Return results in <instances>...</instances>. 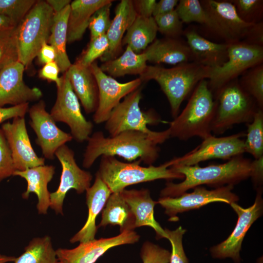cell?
Masks as SVG:
<instances>
[{"label": "cell", "instance_id": "17", "mask_svg": "<svg viewBox=\"0 0 263 263\" xmlns=\"http://www.w3.org/2000/svg\"><path fill=\"white\" fill-rule=\"evenodd\" d=\"M29 124L35 132L36 143L40 148L45 159L55 158L56 150L73 140L70 133L60 129L46 109L42 100L29 108Z\"/></svg>", "mask_w": 263, "mask_h": 263}, {"label": "cell", "instance_id": "30", "mask_svg": "<svg viewBox=\"0 0 263 263\" xmlns=\"http://www.w3.org/2000/svg\"><path fill=\"white\" fill-rule=\"evenodd\" d=\"M70 4L59 13L54 14L51 32L47 41L55 50L56 55V62L59 68L60 72L63 74L72 65L66 51Z\"/></svg>", "mask_w": 263, "mask_h": 263}, {"label": "cell", "instance_id": "19", "mask_svg": "<svg viewBox=\"0 0 263 263\" xmlns=\"http://www.w3.org/2000/svg\"><path fill=\"white\" fill-rule=\"evenodd\" d=\"M2 130L10 149L16 170L23 171L45 165L44 158L38 157L29 137L24 117H17L11 122L2 124Z\"/></svg>", "mask_w": 263, "mask_h": 263}, {"label": "cell", "instance_id": "5", "mask_svg": "<svg viewBox=\"0 0 263 263\" xmlns=\"http://www.w3.org/2000/svg\"><path fill=\"white\" fill-rule=\"evenodd\" d=\"M216 107L207 80L200 81L185 108L169 122L170 137L186 141L194 136L204 139L212 135L211 124Z\"/></svg>", "mask_w": 263, "mask_h": 263}, {"label": "cell", "instance_id": "2", "mask_svg": "<svg viewBox=\"0 0 263 263\" xmlns=\"http://www.w3.org/2000/svg\"><path fill=\"white\" fill-rule=\"evenodd\" d=\"M251 160L243 155L236 156L221 164L201 167L193 166L173 165L170 167L184 176L179 183L169 182L161 190V197H175L188 189L203 185L215 188L234 186L250 177Z\"/></svg>", "mask_w": 263, "mask_h": 263}, {"label": "cell", "instance_id": "24", "mask_svg": "<svg viewBox=\"0 0 263 263\" xmlns=\"http://www.w3.org/2000/svg\"><path fill=\"white\" fill-rule=\"evenodd\" d=\"M120 193L134 216L135 228L150 226L155 231L157 238L167 239L165 230L155 219L154 207L157 202L152 199L149 189H125Z\"/></svg>", "mask_w": 263, "mask_h": 263}, {"label": "cell", "instance_id": "37", "mask_svg": "<svg viewBox=\"0 0 263 263\" xmlns=\"http://www.w3.org/2000/svg\"><path fill=\"white\" fill-rule=\"evenodd\" d=\"M230 1L234 6L238 16L244 22L256 24L262 21L263 0H232Z\"/></svg>", "mask_w": 263, "mask_h": 263}, {"label": "cell", "instance_id": "54", "mask_svg": "<svg viewBox=\"0 0 263 263\" xmlns=\"http://www.w3.org/2000/svg\"><path fill=\"white\" fill-rule=\"evenodd\" d=\"M15 256H8L0 254V263H7L8 262H15L16 260Z\"/></svg>", "mask_w": 263, "mask_h": 263}, {"label": "cell", "instance_id": "32", "mask_svg": "<svg viewBox=\"0 0 263 263\" xmlns=\"http://www.w3.org/2000/svg\"><path fill=\"white\" fill-rule=\"evenodd\" d=\"M144 53H135L128 46L121 55L113 60L103 62L99 67L101 70L113 78L126 75H140L148 65Z\"/></svg>", "mask_w": 263, "mask_h": 263}, {"label": "cell", "instance_id": "35", "mask_svg": "<svg viewBox=\"0 0 263 263\" xmlns=\"http://www.w3.org/2000/svg\"><path fill=\"white\" fill-rule=\"evenodd\" d=\"M238 81L243 89L254 99L258 108L263 110V64L247 70Z\"/></svg>", "mask_w": 263, "mask_h": 263}, {"label": "cell", "instance_id": "29", "mask_svg": "<svg viewBox=\"0 0 263 263\" xmlns=\"http://www.w3.org/2000/svg\"><path fill=\"white\" fill-rule=\"evenodd\" d=\"M108 225H118L120 233L133 230L135 218L120 192L112 193L102 212V219L98 227Z\"/></svg>", "mask_w": 263, "mask_h": 263}, {"label": "cell", "instance_id": "34", "mask_svg": "<svg viewBox=\"0 0 263 263\" xmlns=\"http://www.w3.org/2000/svg\"><path fill=\"white\" fill-rule=\"evenodd\" d=\"M246 125L244 151L250 154L254 159H259L263 156V110L258 109L252 122Z\"/></svg>", "mask_w": 263, "mask_h": 263}, {"label": "cell", "instance_id": "28", "mask_svg": "<svg viewBox=\"0 0 263 263\" xmlns=\"http://www.w3.org/2000/svg\"><path fill=\"white\" fill-rule=\"evenodd\" d=\"M112 0H75L71 1L68 20L67 42L82 38L94 13Z\"/></svg>", "mask_w": 263, "mask_h": 263}, {"label": "cell", "instance_id": "53", "mask_svg": "<svg viewBox=\"0 0 263 263\" xmlns=\"http://www.w3.org/2000/svg\"><path fill=\"white\" fill-rule=\"evenodd\" d=\"M46 1L52 9L54 14H56L61 12L69 5L72 1L70 0H47Z\"/></svg>", "mask_w": 263, "mask_h": 263}, {"label": "cell", "instance_id": "27", "mask_svg": "<svg viewBox=\"0 0 263 263\" xmlns=\"http://www.w3.org/2000/svg\"><path fill=\"white\" fill-rule=\"evenodd\" d=\"M147 61L176 65L192 61L190 49L187 42L179 38L165 37L155 39L142 52Z\"/></svg>", "mask_w": 263, "mask_h": 263}, {"label": "cell", "instance_id": "13", "mask_svg": "<svg viewBox=\"0 0 263 263\" xmlns=\"http://www.w3.org/2000/svg\"><path fill=\"white\" fill-rule=\"evenodd\" d=\"M233 185H227L209 190L201 186L193 188L191 192H185L175 197H160L157 204L165 209L170 221L178 220L177 214L199 208L208 204L221 202L230 205L239 200V196L232 192Z\"/></svg>", "mask_w": 263, "mask_h": 263}, {"label": "cell", "instance_id": "10", "mask_svg": "<svg viewBox=\"0 0 263 263\" xmlns=\"http://www.w3.org/2000/svg\"><path fill=\"white\" fill-rule=\"evenodd\" d=\"M142 97V88L140 87L125 97L113 109L105 125L110 136L126 131H136L149 134L156 132L150 130L148 126L158 124L161 118L152 109L147 111L141 110Z\"/></svg>", "mask_w": 263, "mask_h": 263}, {"label": "cell", "instance_id": "46", "mask_svg": "<svg viewBox=\"0 0 263 263\" xmlns=\"http://www.w3.org/2000/svg\"><path fill=\"white\" fill-rule=\"evenodd\" d=\"M29 108V103L12 106L7 108L0 107V124L10 119L24 117Z\"/></svg>", "mask_w": 263, "mask_h": 263}, {"label": "cell", "instance_id": "49", "mask_svg": "<svg viewBox=\"0 0 263 263\" xmlns=\"http://www.w3.org/2000/svg\"><path fill=\"white\" fill-rule=\"evenodd\" d=\"M156 2L155 0H133L137 15L146 18L152 17Z\"/></svg>", "mask_w": 263, "mask_h": 263}, {"label": "cell", "instance_id": "41", "mask_svg": "<svg viewBox=\"0 0 263 263\" xmlns=\"http://www.w3.org/2000/svg\"><path fill=\"white\" fill-rule=\"evenodd\" d=\"M109 42L106 35L90 40L85 49L75 62L85 67H90L98 58H100L107 51Z\"/></svg>", "mask_w": 263, "mask_h": 263}, {"label": "cell", "instance_id": "15", "mask_svg": "<svg viewBox=\"0 0 263 263\" xmlns=\"http://www.w3.org/2000/svg\"><path fill=\"white\" fill-rule=\"evenodd\" d=\"M244 135L243 132L219 137L211 135L203 139L202 143L193 150L169 160L171 166H193L213 159L229 160L243 155L245 151L244 140L242 138Z\"/></svg>", "mask_w": 263, "mask_h": 263}, {"label": "cell", "instance_id": "48", "mask_svg": "<svg viewBox=\"0 0 263 263\" xmlns=\"http://www.w3.org/2000/svg\"><path fill=\"white\" fill-rule=\"evenodd\" d=\"M250 178L256 189L263 188V156L251 161Z\"/></svg>", "mask_w": 263, "mask_h": 263}, {"label": "cell", "instance_id": "7", "mask_svg": "<svg viewBox=\"0 0 263 263\" xmlns=\"http://www.w3.org/2000/svg\"><path fill=\"white\" fill-rule=\"evenodd\" d=\"M54 13L46 0H37L16 30L19 61L28 67L48 41Z\"/></svg>", "mask_w": 263, "mask_h": 263}, {"label": "cell", "instance_id": "22", "mask_svg": "<svg viewBox=\"0 0 263 263\" xmlns=\"http://www.w3.org/2000/svg\"><path fill=\"white\" fill-rule=\"evenodd\" d=\"M136 16L133 0H122L116 5L114 17L106 34L109 46L107 51L100 58L102 62L113 60L119 56L122 51L124 34Z\"/></svg>", "mask_w": 263, "mask_h": 263}, {"label": "cell", "instance_id": "3", "mask_svg": "<svg viewBox=\"0 0 263 263\" xmlns=\"http://www.w3.org/2000/svg\"><path fill=\"white\" fill-rule=\"evenodd\" d=\"M207 21L204 26L215 38L228 45L239 42L263 46V23H248L238 16L229 0H203Z\"/></svg>", "mask_w": 263, "mask_h": 263}, {"label": "cell", "instance_id": "18", "mask_svg": "<svg viewBox=\"0 0 263 263\" xmlns=\"http://www.w3.org/2000/svg\"><path fill=\"white\" fill-rule=\"evenodd\" d=\"M139 239L134 230L126 231L114 237L81 242L72 249L59 248L56 250L58 263H94L111 248L134 244Z\"/></svg>", "mask_w": 263, "mask_h": 263}, {"label": "cell", "instance_id": "6", "mask_svg": "<svg viewBox=\"0 0 263 263\" xmlns=\"http://www.w3.org/2000/svg\"><path fill=\"white\" fill-rule=\"evenodd\" d=\"M140 159L124 162L115 156H101L97 173L112 193L119 192L129 186L158 179H184V176L174 170L168 161L158 166L140 165Z\"/></svg>", "mask_w": 263, "mask_h": 263}, {"label": "cell", "instance_id": "44", "mask_svg": "<svg viewBox=\"0 0 263 263\" xmlns=\"http://www.w3.org/2000/svg\"><path fill=\"white\" fill-rule=\"evenodd\" d=\"M143 263H169L170 252L149 241L145 242L141 249Z\"/></svg>", "mask_w": 263, "mask_h": 263}, {"label": "cell", "instance_id": "33", "mask_svg": "<svg viewBox=\"0 0 263 263\" xmlns=\"http://www.w3.org/2000/svg\"><path fill=\"white\" fill-rule=\"evenodd\" d=\"M15 263H58L56 250L48 236L36 237L25 247Z\"/></svg>", "mask_w": 263, "mask_h": 263}, {"label": "cell", "instance_id": "39", "mask_svg": "<svg viewBox=\"0 0 263 263\" xmlns=\"http://www.w3.org/2000/svg\"><path fill=\"white\" fill-rule=\"evenodd\" d=\"M153 18L158 32L165 37L178 38L183 35V23L175 9L167 14Z\"/></svg>", "mask_w": 263, "mask_h": 263}, {"label": "cell", "instance_id": "8", "mask_svg": "<svg viewBox=\"0 0 263 263\" xmlns=\"http://www.w3.org/2000/svg\"><path fill=\"white\" fill-rule=\"evenodd\" d=\"M215 99L217 107L211 129L215 134H223L234 125L251 122L259 109L237 79L224 86Z\"/></svg>", "mask_w": 263, "mask_h": 263}, {"label": "cell", "instance_id": "25", "mask_svg": "<svg viewBox=\"0 0 263 263\" xmlns=\"http://www.w3.org/2000/svg\"><path fill=\"white\" fill-rule=\"evenodd\" d=\"M65 73L85 113H94L98 104V89L90 67L75 62Z\"/></svg>", "mask_w": 263, "mask_h": 263}, {"label": "cell", "instance_id": "11", "mask_svg": "<svg viewBox=\"0 0 263 263\" xmlns=\"http://www.w3.org/2000/svg\"><path fill=\"white\" fill-rule=\"evenodd\" d=\"M61 77L56 86V98L50 114L54 121L66 124L73 139L78 143L87 141L94 128L93 123L82 113L79 99L74 92L66 74Z\"/></svg>", "mask_w": 263, "mask_h": 263}, {"label": "cell", "instance_id": "50", "mask_svg": "<svg viewBox=\"0 0 263 263\" xmlns=\"http://www.w3.org/2000/svg\"><path fill=\"white\" fill-rule=\"evenodd\" d=\"M37 56L39 62L44 65L56 61V55L53 47L46 42L41 46Z\"/></svg>", "mask_w": 263, "mask_h": 263}, {"label": "cell", "instance_id": "4", "mask_svg": "<svg viewBox=\"0 0 263 263\" xmlns=\"http://www.w3.org/2000/svg\"><path fill=\"white\" fill-rule=\"evenodd\" d=\"M211 68L194 61L183 63L166 68L158 65H148L140 75L142 82L156 81L169 103L171 116L179 113L181 105L197 84L208 79Z\"/></svg>", "mask_w": 263, "mask_h": 263}, {"label": "cell", "instance_id": "38", "mask_svg": "<svg viewBox=\"0 0 263 263\" xmlns=\"http://www.w3.org/2000/svg\"><path fill=\"white\" fill-rule=\"evenodd\" d=\"M36 0H0V15L19 24L29 12Z\"/></svg>", "mask_w": 263, "mask_h": 263}, {"label": "cell", "instance_id": "16", "mask_svg": "<svg viewBox=\"0 0 263 263\" xmlns=\"http://www.w3.org/2000/svg\"><path fill=\"white\" fill-rule=\"evenodd\" d=\"M98 89V104L93 115L97 124L105 122L111 112L121 100L138 89L143 82L138 77L125 83H120L103 72L96 61L90 66Z\"/></svg>", "mask_w": 263, "mask_h": 263}, {"label": "cell", "instance_id": "52", "mask_svg": "<svg viewBox=\"0 0 263 263\" xmlns=\"http://www.w3.org/2000/svg\"><path fill=\"white\" fill-rule=\"evenodd\" d=\"M18 24L7 17L0 15V39L12 35Z\"/></svg>", "mask_w": 263, "mask_h": 263}, {"label": "cell", "instance_id": "23", "mask_svg": "<svg viewBox=\"0 0 263 263\" xmlns=\"http://www.w3.org/2000/svg\"><path fill=\"white\" fill-rule=\"evenodd\" d=\"M183 34L191 51L192 61L214 68L227 61L229 45L211 41L191 28L184 30Z\"/></svg>", "mask_w": 263, "mask_h": 263}, {"label": "cell", "instance_id": "12", "mask_svg": "<svg viewBox=\"0 0 263 263\" xmlns=\"http://www.w3.org/2000/svg\"><path fill=\"white\" fill-rule=\"evenodd\" d=\"M256 191L254 203L251 206L244 208L237 203L230 205L238 216L237 223L226 239L210 248V254L213 258H230L235 263H241L240 252L244 239L252 225L263 213V188H258Z\"/></svg>", "mask_w": 263, "mask_h": 263}, {"label": "cell", "instance_id": "21", "mask_svg": "<svg viewBox=\"0 0 263 263\" xmlns=\"http://www.w3.org/2000/svg\"><path fill=\"white\" fill-rule=\"evenodd\" d=\"M86 203L88 208L87 219L83 226L70 239L72 243L86 242L95 239L97 227V216L103 210L112 193L96 173L93 185L86 190Z\"/></svg>", "mask_w": 263, "mask_h": 263}, {"label": "cell", "instance_id": "45", "mask_svg": "<svg viewBox=\"0 0 263 263\" xmlns=\"http://www.w3.org/2000/svg\"><path fill=\"white\" fill-rule=\"evenodd\" d=\"M16 169L11 152L3 132L0 129V183L11 176H13Z\"/></svg>", "mask_w": 263, "mask_h": 263}, {"label": "cell", "instance_id": "43", "mask_svg": "<svg viewBox=\"0 0 263 263\" xmlns=\"http://www.w3.org/2000/svg\"><path fill=\"white\" fill-rule=\"evenodd\" d=\"M19 61V51L16 30L11 36L0 39V70Z\"/></svg>", "mask_w": 263, "mask_h": 263}, {"label": "cell", "instance_id": "14", "mask_svg": "<svg viewBox=\"0 0 263 263\" xmlns=\"http://www.w3.org/2000/svg\"><path fill=\"white\" fill-rule=\"evenodd\" d=\"M59 161L62 172L57 189L50 193V206L56 214L63 215V204L67 193L71 189L81 194L90 187L93 176L77 165L75 152L66 144L59 148L55 153Z\"/></svg>", "mask_w": 263, "mask_h": 263}, {"label": "cell", "instance_id": "51", "mask_svg": "<svg viewBox=\"0 0 263 263\" xmlns=\"http://www.w3.org/2000/svg\"><path fill=\"white\" fill-rule=\"evenodd\" d=\"M178 0H160L156 2L152 17L163 15L174 10L177 6Z\"/></svg>", "mask_w": 263, "mask_h": 263}, {"label": "cell", "instance_id": "9", "mask_svg": "<svg viewBox=\"0 0 263 263\" xmlns=\"http://www.w3.org/2000/svg\"><path fill=\"white\" fill-rule=\"evenodd\" d=\"M263 61V46L244 42L229 45L227 61L220 66L211 68L207 79L214 98L226 84Z\"/></svg>", "mask_w": 263, "mask_h": 263}, {"label": "cell", "instance_id": "40", "mask_svg": "<svg viewBox=\"0 0 263 263\" xmlns=\"http://www.w3.org/2000/svg\"><path fill=\"white\" fill-rule=\"evenodd\" d=\"M112 2L97 9L91 17L88 28L90 31V40L106 35L111 24L110 9Z\"/></svg>", "mask_w": 263, "mask_h": 263}, {"label": "cell", "instance_id": "20", "mask_svg": "<svg viewBox=\"0 0 263 263\" xmlns=\"http://www.w3.org/2000/svg\"><path fill=\"white\" fill-rule=\"evenodd\" d=\"M25 68L21 62L16 61L0 70V107L29 103L42 96L40 89L30 87L24 82Z\"/></svg>", "mask_w": 263, "mask_h": 263}, {"label": "cell", "instance_id": "36", "mask_svg": "<svg viewBox=\"0 0 263 263\" xmlns=\"http://www.w3.org/2000/svg\"><path fill=\"white\" fill-rule=\"evenodd\" d=\"M175 10L182 23L194 22L203 25L207 23L206 13L198 0H180Z\"/></svg>", "mask_w": 263, "mask_h": 263}, {"label": "cell", "instance_id": "31", "mask_svg": "<svg viewBox=\"0 0 263 263\" xmlns=\"http://www.w3.org/2000/svg\"><path fill=\"white\" fill-rule=\"evenodd\" d=\"M157 32L153 17L137 15L123 38L122 45H127L135 53H141L156 39Z\"/></svg>", "mask_w": 263, "mask_h": 263}, {"label": "cell", "instance_id": "47", "mask_svg": "<svg viewBox=\"0 0 263 263\" xmlns=\"http://www.w3.org/2000/svg\"><path fill=\"white\" fill-rule=\"evenodd\" d=\"M59 72L60 69L57 63L53 61L44 64L39 70L38 75L42 79L54 82L56 86H58L61 82V77L58 76Z\"/></svg>", "mask_w": 263, "mask_h": 263}, {"label": "cell", "instance_id": "42", "mask_svg": "<svg viewBox=\"0 0 263 263\" xmlns=\"http://www.w3.org/2000/svg\"><path fill=\"white\" fill-rule=\"evenodd\" d=\"M164 230L172 248L169 263H189L183 245V236L187 231L186 229L180 226L173 230L168 228Z\"/></svg>", "mask_w": 263, "mask_h": 263}, {"label": "cell", "instance_id": "1", "mask_svg": "<svg viewBox=\"0 0 263 263\" xmlns=\"http://www.w3.org/2000/svg\"><path fill=\"white\" fill-rule=\"evenodd\" d=\"M169 138L168 129L153 134L126 131L110 137H106L101 131H97L87 141L82 166L90 168L102 155L118 156L129 162L138 159L144 164L151 165L159 156L160 150L158 145Z\"/></svg>", "mask_w": 263, "mask_h": 263}, {"label": "cell", "instance_id": "26", "mask_svg": "<svg viewBox=\"0 0 263 263\" xmlns=\"http://www.w3.org/2000/svg\"><path fill=\"white\" fill-rule=\"evenodd\" d=\"M55 172V167L52 165H42L25 170H16L13 176L24 179L27 183L26 191L22 194L23 199H27L31 193L38 197L37 209L39 214H46L50 206V193L48 184L52 180Z\"/></svg>", "mask_w": 263, "mask_h": 263}]
</instances>
